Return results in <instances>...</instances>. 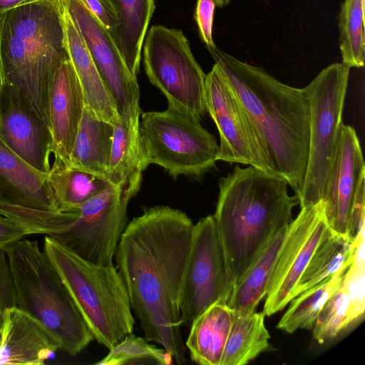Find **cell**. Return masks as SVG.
I'll return each mask as SVG.
<instances>
[{
    "label": "cell",
    "instance_id": "obj_1",
    "mask_svg": "<svg viewBox=\"0 0 365 365\" xmlns=\"http://www.w3.org/2000/svg\"><path fill=\"white\" fill-rule=\"evenodd\" d=\"M194 224L169 206L145 208L125 227L115 255L116 269L144 338L185 361L180 297Z\"/></svg>",
    "mask_w": 365,
    "mask_h": 365
},
{
    "label": "cell",
    "instance_id": "obj_2",
    "mask_svg": "<svg viewBox=\"0 0 365 365\" xmlns=\"http://www.w3.org/2000/svg\"><path fill=\"white\" fill-rule=\"evenodd\" d=\"M207 48L257 127L278 173L299 197L309 144L310 106L304 88L282 83L216 46Z\"/></svg>",
    "mask_w": 365,
    "mask_h": 365
},
{
    "label": "cell",
    "instance_id": "obj_3",
    "mask_svg": "<svg viewBox=\"0 0 365 365\" xmlns=\"http://www.w3.org/2000/svg\"><path fill=\"white\" fill-rule=\"evenodd\" d=\"M281 175L236 165L220 178L213 215L230 284L240 282L268 240L292 221L299 200Z\"/></svg>",
    "mask_w": 365,
    "mask_h": 365
},
{
    "label": "cell",
    "instance_id": "obj_4",
    "mask_svg": "<svg viewBox=\"0 0 365 365\" xmlns=\"http://www.w3.org/2000/svg\"><path fill=\"white\" fill-rule=\"evenodd\" d=\"M0 58L1 81L19 91L49 126V87L60 66L71 60L59 0H38L5 12L0 17Z\"/></svg>",
    "mask_w": 365,
    "mask_h": 365
},
{
    "label": "cell",
    "instance_id": "obj_5",
    "mask_svg": "<svg viewBox=\"0 0 365 365\" xmlns=\"http://www.w3.org/2000/svg\"><path fill=\"white\" fill-rule=\"evenodd\" d=\"M16 307L41 323L59 350L76 356L94 339L86 322L38 241L19 240L6 247Z\"/></svg>",
    "mask_w": 365,
    "mask_h": 365
},
{
    "label": "cell",
    "instance_id": "obj_6",
    "mask_svg": "<svg viewBox=\"0 0 365 365\" xmlns=\"http://www.w3.org/2000/svg\"><path fill=\"white\" fill-rule=\"evenodd\" d=\"M43 250L98 343L110 349L133 332L129 297L114 265L88 262L48 235Z\"/></svg>",
    "mask_w": 365,
    "mask_h": 365
},
{
    "label": "cell",
    "instance_id": "obj_7",
    "mask_svg": "<svg viewBox=\"0 0 365 365\" xmlns=\"http://www.w3.org/2000/svg\"><path fill=\"white\" fill-rule=\"evenodd\" d=\"M200 120L170 106L143 113L139 128L145 165H158L173 178L200 177L215 167L219 145Z\"/></svg>",
    "mask_w": 365,
    "mask_h": 365
},
{
    "label": "cell",
    "instance_id": "obj_8",
    "mask_svg": "<svg viewBox=\"0 0 365 365\" xmlns=\"http://www.w3.org/2000/svg\"><path fill=\"white\" fill-rule=\"evenodd\" d=\"M350 67L334 63L324 68L304 90L310 106L306 175L298 197L300 207L319 203L324 192L342 125Z\"/></svg>",
    "mask_w": 365,
    "mask_h": 365
},
{
    "label": "cell",
    "instance_id": "obj_9",
    "mask_svg": "<svg viewBox=\"0 0 365 365\" xmlns=\"http://www.w3.org/2000/svg\"><path fill=\"white\" fill-rule=\"evenodd\" d=\"M144 67L168 106L200 119L207 112L205 76L182 31L153 25L145 36Z\"/></svg>",
    "mask_w": 365,
    "mask_h": 365
},
{
    "label": "cell",
    "instance_id": "obj_10",
    "mask_svg": "<svg viewBox=\"0 0 365 365\" xmlns=\"http://www.w3.org/2000/svg\"><path fill=\"white\" fill-rule=\"evenodd\" d=\"M205 94L207 112L220 134L217 160L279 175L257 127L216 63L205 76Z\"/></svg>",
    "mask_w": 365,
    "mask_h": 365
},
{
    "label": "cell",
    "instance_id": "obj_11",
    "mask_svg": "<svg viewBox=\"0 0 365 365\" xmlns=\"http://www.w3.org/2000/svg\"><path fill=\"white\" fill-rule=\"evenodd\" d=\"M131 197L126 188L109 184L79 207L72 222L51 237L88 262L113 265Z\"/></svg>",
    "mask_w": 365,
    "mask_h": 365
},
{
    "label": "cell",
    "instance_id": "obj_12",
    "mask_svg": "<svg viewBox=\"0 0 365 365\" xmlns=\"http://www.w3.org/2000/svg\"><path fill=\"white\" fill-rule=\"evenodd\" d=\"M232 291L214 217L208 215L193 227L180 297L182 325L216 302L227 303Z\"/></svg>",
    "mask_w": 365,
    "mask_h": 365
},
{
    "label": "cell",
    "instance_id": "obj_13",
    "mask_svg": "<svg viewBox=\"0 0 365 365\" xmlns=\"http://www.w3.org/2000/svg\"><path fill=\"white\" fill-rule=\"evenodd\" d=\"M300 208L289 225L268 282L263 309L265 316L281 311L292 300L297 282L329 227L322 200Z\"/></svg>",
    "mask_w": 365,
    "mask_h": 365
},
{
    "label": "cell",
    "instance_id": "obj_14",
    "mask_svg": "<svg viewBox=\"0 0 365 365\" xmlns=\"http://www.w3.org/2000/svg\"><path fill=\"white\" fill-rule=\"evenodd\" d=\"M81 36L119 115L140 107L136 76L128 68L110 34L80 0H59Z\"/></svg>",
    "mask_w": 365,
    "mask_h": 365
},
{
    "label": "cell",
    "instance_id": "obj_15",
    "mask_svg": "<svg viewBox=\"0 0 365 365\" xmlns=\"http://www.w3.org/2000/svg\"><path fill=\"white\" fill-rule=\"evenodd\" d=\"M0 138L36 170H51L52 138L49 126L11 84L0 83Z\"/></svg>",
    "mask_w": 365,
    "mask_h": 365
},
{
    "label": "cell",
    "instance_id": "obj_16",
    "mask_svg": "<svg viewBox=\"0 0 365 365\" xmlns=\"http://www.w3.org/2000/svg\"><path fill=\"white\" fill-rule=\"evenodd\" d=\"M365 178L362 150L354 128L342 125L322 201L329 227L348 237L358 187Z\"/></svg>",
    "mask_w": 365,
    "mask_h": 365
},
{
    "label": "cell",
    "instance_id": "obj_17",
    "mask_svg": "<svg viewBox=\"0 0 365 365\" xmlns=\"http://www.w3.org/2000/svg\"><path fill=\"white\" fill-rule=\"evenodd\" d=\"M85 106L82 88L70 61L55 73L48 91V119L52 153L66 165L82 119Z\"/></svg>",
    "mask_w": 365,
    "mask_h": 365
},
{
    "label": "cell",
    "instance_id": "obj_18",
    "mask_svg": "<svg viewBox=\"0 0 365 365\" xmlns=\"http://www.w3.org/2000/svg\"><path fill=\"white\" fill-rule=\"evenodd\" d=\"M58 350L56 340L36 319L16 307L6 309L0 339V365L44 364Z\"/></svg>",
    "mask_w": 365,
    "mask_h": 365
},
{
    "label": "cell",
    "instance_id": "obj_19",
    "mask_svg": "<svg viewBox=\"0 0 365 365\" xmlns=\"http://www.w3.org/2000/svg\"><path fill=\"white\" fill-rule=\"evenodd\" d=\"M10 205L58 212L41 172L16 154L0 138V205Z\"/></svg>",
    "mask_w": 365,
    "mask_h": 365
},
{
    "label": "cell",
    "instance_id": "obj_20",
    "mask_svg": "<svg viewBox=\"0 0 365 365\" xmlns=\"http://www.w3.org/2000/svg\"><path fill=\"white\" fill-rule=\"evenodd\" d=\"M140 107L120 115L113 137L107 181L126 188L133 197L139 190L145 164L140 134Z\"/></svg>",
    "mask_w": 365,
    "mask_h": 365
},
{
    "label": "cell",
    "instance_id": "obj_21",
    "mask_svg": "<svg viewBox=\"0 0 365 365\" xmlns=\"http://www.w3.org/2000/svg\"><path fill=\"white\" fill-rule=\"evenodd\" d=\"M62 11L70 59L82 88L85 106L98 118L114 125L120 118L116 106L94 65L83 39L63 6Z\"/></svg>",
    "mask_w": 365,
    "mask_h": 365
},
{
    "label": "cell",
    "instance_id": "obj_22",
    "mask_svg": "<svg viewBox=\"0 0 365 365\" xmlns=\"http://www.w3.org/2000/svg\"><path fill=\"white\" fill-rule=\"evenodd\" d=\"M234 319L225 302H216L192 321L185 346L190 359L201 365H220Z\"/></svg>",
    "mask_w": 365,
    "mask_h": 365
},
{
    "label": "cell",
    "instance_id": "obj_23",
    "mask_svg": "<svg viewBox=\"0 0 365 365\" xmlns=\"http://www.w3.org/2000/svg\"><path fill=\"white\" fill-rule=\"evenodd\" d=\"M113 131V125L85 106L69 165L107 180Z\"/></svg>",
    "mask_w": 365,
    "mask_h": 365
},
{
    "label": "cell",
    "instance_id": "obj_24",
    "mask_svg": "<svg viewBox=\"0 0 365 365\" xmlns=\"http://www.w3.org/2000/svg\"><path fill=\"white\" fill-rule=\"evenodd\" d=\"M288 227L280 229L268 240L249 269L234 287L227 304L235 315L254 313L265 297Z\"/></svg>",
    "mask_w": 365,
    "mask_h": 365
},
{
    "label": "cell",
    "instance_id": "obj_25",
    "mask_svg": "<svg viewBox=\"0 0 365 365\" xmlns=\"http://www.w3.org/2000/svg\"><path fill=\"white\" fill-rule=\"evenodd\" d=\"M118 26L110 35L130 71H139L140 52L153 16V0H111Z\"/></svg>",
    "mask_w": 365,
    "mask_h": 365
},
{
    "label": "cell",
    "instance_id": "obj_26",
    "mask_svg": "<svg viewBox=\"0 0 365 365\" xmlns=\"http://www.w3.org/2000/svg\"><path fill=\"white\" fill-rule=\"evenodd\" d=\"M48 182L58 212H78L86 201L110 184L91 173L66 165L54 158L48 173Z\"/></svg>",
    "mask_w": 365,
    "mask_h": 365
},
{
    "label": "cell",
    "instance_id": "obj_27",
    "mask_svg": "<svg viewBox=\"0 0 365 365\" xmlns=\"http://www.w3.org/2000/svg\"><path fill=\"white\" fill-rule=\"evenodd\" d=\"M358 245L355 246L349 237L336 233L329 227L297 282L292 299L340 271L348 269Z\"/></svg>",
    "mask_w": 365,
    "mask_h": 365
},
{
    "label": "cell",
    "instance_id": "obj_28",
    "mask_svg": "<svg viewBox=\"0 0 365 365\" xmlns=\"http://www.w3.org/2000/svg\"><path fill=\"white\" fill-rule=\"evenodd\" d=\"M264 314L235 315L220 365H245L269 348Z\"/></svg>",
    "mask_w": 365,
    "mask_h": 365
},
{
    "label": "cell",
    "instance_id": "obj_29",
    "mask_svg": "<svg viewBox=\"0 0 365 365\" xmlns=\"http://www.w3.org/2000/svg\"><path fill=\"white\" fill-rule=\"evenodd\" d=\"M346 270L340 271L294 297L277 328L289 334L299 329L312 330L326 302L341 286Z\"/></svg>",
    "mask_w": 365,
    "mask_h": 365
},
{
    "label": "cell",
    "instance_id": "obj_30",
    "mask_svg": "<svg viewBox=\"0 0 365 365\" xmlns=\"http://www.w3.org/2000/svg\"><path fill=\"white\" fill-rule=\"evenodd\" d=\"M342 63L361 68L365 59L364 0H344L339 15Z\"/></svg>",
    "mask_w": 365,
    "mask_h": 365
},
{
    "label": "cell",
    "instance_id": "obj_31",
    "mask_svg": "<svg viewBox=\"0 0 365 365\" xmlns=\"http://www.w3.org/2000/svg\"><path fill=\"white\" fill-rule=\"evenodd\" d=\"M144 337L133 333L127 334L118 344L109 349L108 354L96 365L173 364L172 356L164 349L148 343Z\"/></svg>",
    "mask_w": 365,
    "mask_h": 365
},
{
    "label": "cell",
    "instance_id": "obj_32",
    "mask_svg": "<svg viewBox=\"0 0 365 365\" xmlns=\"http://www.w3.org/2000/svg\"><path fill=\"white\" fill-rule=\"evenodd\" d=\"M349 324V299L342 283L319 312L312 329L313 337L324 344L336 338Z\"/></svg>",
    "mask_w": 365,
    "mask_h": 365
},
{
    "label": "cell",
    "instance_id": "obj_33",
    "mask_svg": "<svg viewBox=\"0 0 365 365\" xmlns=\"http://www.w3.org/2000/svg\"><path fill=\"white\" fill-rule=\"evenodd\" d=\"M365 261L364 240L361 241L354 259L344 273L343 285L349 299L350 324L364 315L365 309Z\"/></svg>",
    "mask_w": 365,
    "mask_h": 365
},
{
    "label": "cell",
    "instance_id": "obj_34",
    "mask_svg": "<svg viewBox=\"0 0 365 365\" xmlns=\"http://www.w3.org/2000/svg\"><path fill=\"white\" fill-rule=\"evenodd\" d=\"M16 307V293L7 255L0 250V339L4 314L9 308Z\"/></svg>",
    "mask_w": 365,
    "mask_h": 365
},
{
    "label": "cell",
    "instance_id": "obj_35",
    "mask_svg": "<svg viewBox=\"0 0 365 365\" xmlns=\"http://www.w3.org/2000/svg\"><path fill=\"white\" fill-rule=\"evenodd\" d=\"M215 6L213 0H197L195 19L200 38L206 48L216 46L212 40V24Z\"/></svg>",
    "mask_w": 365,
    "mask_h": 365
},
{
    "label": "cell",
    "instance_id": "obj_36",
    "mask_svg": "<svg viewBox=\"0 0 365 365\" xmlns=\"http://www.w3.org/2000/svg\"><path fill=\"white\" fill-rule=\"evenodd\" d=\"M102 23L111 35L118 26V17L111 0H80Z\"/></svg>",
    "mask_w": 365,
    "mask_h": 365
},
{
    "label": "cell",
    "instance_id": "obj_37",
    "mask_svg": "<svg viewBox=\"0 0 365 365\" xmlns=\"http://www.w3.org/2000/svg\"><path fill=\"white\" fill-rule=\"evenodd\" d=\"M32 234L25 226L0 215V250Z\"/></svg>",
    "mask_w": 365,
    "mask_h": 365
},
{
    "label": "cell",
    "instance_id": "obj_38",
    "mask_svg": "<svg viewBox=\"0 0 365 365\" xmlns=\"http://www.w3.org/2000/svg\"><path fill=\"white\" fill-rule=\"evenodd\" d=\"M35 1L38 0H0V17L13 8Z\"/></svg>",
    "mask_w": 365,
    "mask_h": 365
},
{
    "label": "cell",
    "instance_id": "obj_39",
    "mask_svg": "<svg viewBox=\"0 0 365 365\" xmlns=\"http://www.w3.org/2000/svg\"><path fill=\"white\" fill-rule=\"evenodd\" d=\"M216 6L222 7L227 6L230 0H213Z\"/></svg>",
    "mask_w": 365,
    "mask_h": 365
},
{
    "label": "cell",
    "instance_id": "obj_40",
    "mask_svg": "<svg viewBox=\"0 0 365 365\" xmlns=\"http://www.w3.org/2000/svg\"><path fill=\"white\" fill-rule=\"evenodd\" d=\"M1 58H0V83H1Z\"/></svg>",
    "mask_w": 365,
    "mask_h": 365
}]
</instances>
